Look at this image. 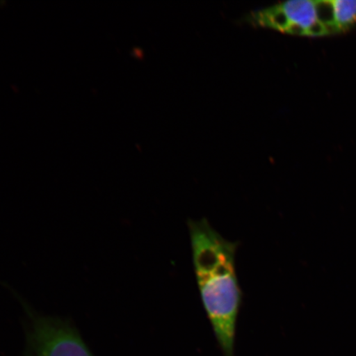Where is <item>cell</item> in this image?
<instances>
[{"label":"cell","instance_id":"3957f363","mask_svg":"<svg viewBox=\"0 0 356 356\" xmlns=\"http://www.w3.org/2000/svg\"><path fill=\"white\" fill-rule=\"evenodd\" d=\"M248 21L255 26L284 33L323 37L330 35L325 21L322 1L293 0L250 13Z\"/></svg>","mask_w":356,"mask_h":356},{"label":"cell","instance_id":"7a4b0ae2","mask_svg":"<svg viewBox=\"0 0 356 356\" xmlns=\"http://www.w3.org/2000/svg\"><path fill=\"white\" fill-rule=\"evenodd\" d=\"M10 291L24 312L25 356H95L70 319L39 313Z\"/></svg>","mask_w":356,"mask_h":356},{"label":"cell","instance_id":"277c9868","mask_svg":"<svg viewBox=\"0 0 356 356\" xmlns=\"http://www.w3.org/2000/svg\"><path fill=\"white\" fill-rule=\"evenodd\" d=\"M330 34L342 33L356 24V0H325Z\"/></svg>","mask_w":356,"mask_h":356},{"label":"cell","instance_id":"6da1fadb","mask_svg":"<svg viewBox=\"0 0 356 356\" xmlns=\"http://www.w3.org/2000/svg\"><path fill=\"white\" fill-rule=\"evenodd\" d=\"M195 280L202 304L225 356H234L243 292L236 273L238 243L231 242L206 218L188 220Z\"/></svg>","mask_w":356,"mask_h":356}]
</instances>
